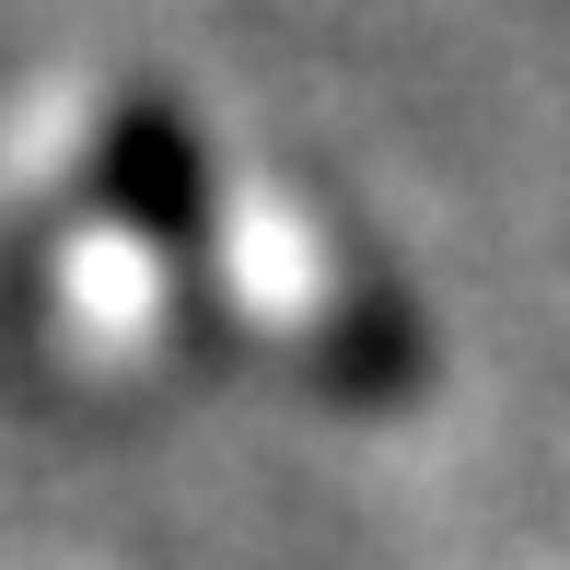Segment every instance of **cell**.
Masks as SVG:
<instances>
[{
	"instance_id": "obj_1",
	"label": "cell",
	"mask_w": 570,
	"mask_h": 570,
	"mask_svg": "<svg viewBox=\"0 0 570 570\" xmlns=\"http://www.w3.org/2000/svg\"><path fill=\"white\" fill-rule=\"evenodd\" d=\"M94 210L128 245H151L175 279H198V256H210V151H198V128L164 94H128L94 128Z\"/></svg>"
}]
</instances>
